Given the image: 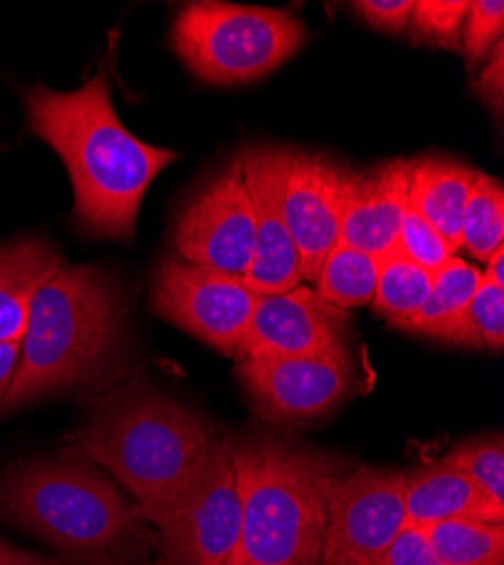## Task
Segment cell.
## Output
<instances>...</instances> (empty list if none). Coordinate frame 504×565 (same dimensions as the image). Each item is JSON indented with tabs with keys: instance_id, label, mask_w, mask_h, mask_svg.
Wrapping results in <instances>:
<instances>
[{
	"instance_id": "obj_1",
	"label": "cell",
	"mask_w": 504,
	"mask_h": 565,
	"mask_svg": "<svg viewBox=\"0 0 504 565\" xmlns=\"http://www.w3.org/2000/svg\"><path fill=\"white\" fill-rule=\"evenodd\" d=\"M28 129L64 161L75 195V224L90 235L133 241L152 181L179 152L136 138L118 118L105 73L75 90L32 86L23 93Z\"/></svg>"
},
{
	"instance_id": "obj_2",
	"label": "cell",
	"mask_w": 504,
	"mask_h": 565,
	"mask_svg": "<svg viewBox=\"0 0 504 565\" xmlns=\"http://www.w3.org/2000/svg\"><path fill=\"white\" fill-rule=\"evenodd\" d=\"M122 340V299L111 276L64 263L32 297L6 412L98 381Z\"/></svg>"
},
{
	"instance_id": "obj_3",
	"label": "cell",
	"mask_w": 504,
	"mask_h": 565,
	"mask_svg": "<svg viewBox=\"0 0 504 565\" xmlns=\"http://www.w3.org/2000/svg\"><path fill=\"white\" fill-rule=\"evenodd\" d=\"M0 515L88 565L141 558L157 534L94 463L34 459L0 480Z\"/></svg>"
},
{
	"instance_id": "obj_4",
	"label": "cell",
	"mask_w": 504,
	"mask_h": 565,
	"mask_svg": "<svg viewBox=\"0 0 504 565\" xmlns=\"http://www.w3.org/2000/svg\"><path fill=\"white\" fill-rule=\"evenodd\" d=\"M217 444L211 423L189 405L125 390L86 423L73 455L109 470L146 518L195 484Z\"/></svg>"
},
{
	"instance_id": "obj_5",
	"label": "cell",
	"mask_w": 504,
	"mask_h": 565,
	"mask_svg": "<svg viewBox=\"0 0 504 565\" xmlns=\"http://www.w3.org/2000/svg\"><path fill=\"white\" fill-rule=\"evenodd\" d=\"M243 525L232 565H322L326 495L340 466L274 437L228 444Z\"/></svg>"
},
{
	"instance_id": "obj_6",
	"label": "cell",
	"mask_w": 504,
	"mask_h": 565,
	"mask_svg": "<svg viewBox=\"0 0 504 565\" xmlns=\"http://www.w3.org/2000/svg\"><path fill=\"white\" fill-rule=\"evenodd\" d=\"M310 32L290 10L197 0L183 6L170 28L174 55L195 77L215 86L258 82L281 68Z\"/></svg>"
},
{
	"instance_id": "obj_7",
	"label": "cell",
	"mask_w": 504,
	"mask_h": 565,
	"mask_svg": "<svg viewBox=\"0 0 504 565\" xmlns=\"http://www.w3.org/2000/svg\"><path fill=\"white\" fill-rule=\"evenodd\" d=\"M157 527L168 565H232L243 525L232 450L219 441L195 484L143 518Z\"/></svg>"
},
{
	"instance_id": "obj_8",
	"label": "cell",
	"mask_w": 504,
	"mask_h": 565,
	"mask_svg": "<svg viewBox=\"0 0 504 565\" xmlns=\"http://www.w3.org/2000/svg\"><path fill=\"white\" fill-rule=\"evenodd\" d=\"M152 310L208 347L236 355L258 303L245 278L165 258L150 288Z\"/></svg>"
},
{
	"instance_id": "obj_9",
	"label": "cell",
	"mask_w": 504,
	"mask_h": 565,
	"mask_svg": "<svg viewBox=\"0 0 504 565\" xmlns=\"http://www.w3.org/2000/svg\"><path fill=\"white\" fill-rule=\"evenodd\" d=\"M407 525L405 473L357 466L329 484L322 565H374Z\"/></svg>"
},
{
	"instance_id": "obj_10",
	"label": "cell",
	"mask_w": 504,
	"mask_h": 565,
	"mask_svg": "<svg viewBox=\"0 0 504 565\" xmlns=\"http://www.w3.org/2000/svg\"><path fill=\"white\" fill-rule=\"evenodd\" d=\"M172 241L181 260L245 278L256 252V217L240 154L183 204Z\"/></svg>"
},
{
	"instance_id": "obj_11",
	"label": "cell",
	"mask_w": 504,
	"mask_h": 565,
	"mask_svg": "<svg viewBox=\"0 0 504 565\" xmlns=\"http://www.w3.org/2000/svg\"><path fill=\"white\" fill-rule=\"evenodd\" d=\"M240 159L256 217V252L245 282L258 297L290 292L301 282V260L286 220L290 150L251 146Z\"/></svg>"
},
{
	"instance_id": "obj_12",
	"label": "cell",
	"mask_w": 504,
	"mask_h": 565,
	"mask_svg": "<svg viewBox=\"0 0 504 565\" xmlns=\"http://www.w3.org/2000/svg\"><path fill=\"white\" fill-rule=\"evenodd\" d=\"M256 409L274 420H310L340 405L353 387L348 351L317 358L238 360Z\"/></svg>"
},
{
	"instance_id": "obj_13",
	"label": "cell",
	"mask_w": 504,
	"mask_h": 565,
	"mask_svg": "<svg viewBox=\"0 0 504 565\" xmlns=\"http://www.w3.org/2000/svg\"><path fill=\"white\" fill-rule=\"evenodd\" d=\"M346 310L329 306L314 290L297 286L283 295L258 297L238 360L317 358L346 349Z\"/></svg>"
},
{
	"instance_id": "obj_14",
	"label": "cell",
	"mask_w": 504,
	"mask_h": 565,
	"mask_svg": "<svg viewBox=\"0 0 504 565\" xmlns=\"http://www.w3.org/2000/svg\"><path fill=\"white\" fill-rule=\"evenodd\" d=\"M346 168L324 154L290 152L286 220L301 260V280L314 282L319 267L340 243Z\"/></svg>"
},
{
	"instance_id": "obj_15",
	"label": "cell",
	"mask_w": 504,
	"mask_h": 565,
	"mask_svg": "<svg viewBox=\"0 0 504 565\" xmlns=\"http://www.w3.org/2000/svg\"><path fill=\"white\" fill-rule=\"evenodd\" d=\"M411 161L396 159L369 170H346L340 243L383 258L396 249L409 204Z\"/></svg>"
},
{
	"instance_id": "obj_16",
	"label": "cell",
	"mask_w": 504,
	"mask_h": 565,
	"mask_svg": "<svg viewBox=\"0 0 504 565\" xmlns=\"http://www.w3.org/2000/svg\"><path fill=\"white\" fill-rule=\"evenodd\" d=\"M405 515L407 525L417 527L450 518H482V521L504 523V511H497L446 457L405 473Z\"/></svg>"
},
{
	"instance_id": "obj_17",
	"label": "cell",
	"mask_w": 504,
	"mask_h": 565,
	"mask_svg": "<svg viewBox=\"0 0 504 565\" xmlns=\"http://www.w3.org/2000/svg\"><path fill=\"white\" fill-rule=\"evenodd\" d=\"M475 174V168L450 157L411 161L409 206L441 235L452 252L462 247V217Z\"/></svg>"
},
{
	"instance_id": "obj_18",
	"label": "cell",
	"mask_w": 504,
	"mask_h": 565,
	"mask_svg": "<svg viewBox=\"0 0 504 565\" xmlns=\"http://www.w3.org/2000/svg\"><path fill=\"white\" fill-rule=\"evenodd\" d=\"M64 265L39 238L0 245V342H21L32 297Z\"/></svg>"
},
{
	"instance_id": "obj_19",
	"label": "cell",
	"mask_w": 504,
	"mask_h": 565,
	"mask_svg": "<svg viewBox=\"0 0 504 565\" xmlns=\"http://www.w3.org/2000/svg\"><path fill=\"white\" fill-rule=\"evenodd\" d=\"M482 282V271L467 260L452 256L432 274V290L419 315L400 323V331L439 340L462 317Z\"/></svg>"
},
{
	"instance_id": "obj_20",
	"label": "cell",
	"mask_w": 504,
	"mask_h": 565,
	"mask_svg": "<svg viewBox=\"0 0 504 565\" xmlns=\"http://www.w3.org/2000/svg\"><path fill=\"white\" fill-rule=\"evenodd\" d=\"M380 258L337 243L319 267L314 295L340 310L372 306Z\"/></svg>"
},
{
	"instance_id": "obj_21",
	"label": "cell",
	"mask_w": 504,
	"mask_h": 565,
	"mask_svg": "<svg viewBox=\"0 0 504 565\" xmlns=\"http://www.w3.org/2000/svg\"><path fill=\"white\" fill-rule=\"evenodd\" d=\"M446 565H504V525L482 518H450L423 527Z\"/></svg>"
},
{
	"instance_id": "obj_22",
	"label": "cell",
	"mask_w": 504,
	"mask_h": 565,
	"mask_svg": "<svg viewBox=\"0 0 504 565\" xmlns=\"http://www.w3.org/2000/svg\"><path fill=\"white\" fill-rule=\"evenodd\" d=\"M432 290V274L400 252H389L380 258L374 310L389 319L394 328L409 321L426 306Z\"/></svg>"
},
{
	"instance_id": "obj_23",
	"label": "cell",
	"mask_w": 504,
	"mask_h": 565,
	"mask_svg": "<svg viewBox=\"0 0 504 565\" xmlns=\"http://www.w3.org/2000/svg\"><path fill=\"white\" fill-rule=\"evenodd\" d=\"M462 247L484 263L504 247V188L480 170L462 217Z\"/></svg>"
},
{
	"instance_id": "obj_24",
	"label": "cell",
	"mask_w": 504,
	"mask_h": 565,
	"mask_svg": "<svg viewBox=\"0 0 504 565\" xmlns=\"http://www.w3.org/2000/svg\"><path fill=\"white\" fill-rule=\"evenodd\" d=\"M439 342L467 347V349H489L502 351L504 347V288L482 278L471 303Z\"/></svg>"
},
{
	"instance_id": "obj_25",
	"label": "cell",
	"mask_w": 504,
	"mask_h": 565,
	"mask_svg": "<svg viewBox=\"0 0 504 565\" xmlns=\"http://www.w3.org/2000/svg\"><path fill=\"white\" fill-rule=\"evenodd\" d=\"M469 3L471 0H415L405 34L411 43L460 51Z\"/></svg>"
},
{
	"instance_id": "obj_26",
	"label": "cell",
	"mask_w": 504,
	"mask_h": 565,
	"mask_svg": "<svg viewBox=\"0 0 504 565\" xmlns=\"http://www.w3.org/2000/svg\"><path fill=\"white\" fill-rule=\"evenodd\" d=\"M446 459L480 489V493L497 509L504 511V444L502 437H486L462 444Z\"/></svg>"
},
{
	"instance_id": "obj_27",
	"label": "cell",
	"mask_w": 504,
	"mask_h": 565,
	"mask_svg": "<svg viewBox=\"0 0 504 565\" xmlns=\"http://www.w3.org/2000/svg\"><path fill=\"white\" fill-rule=\"evenodd\" d=\"M504 32V3L502 0H473L469 3L464 30H462V45L464 60L469 71L478 68L491 51L502 41Z\"/></svg>"
},
{
	"instance_id": "obj_28",
	"label": "cell",
	"mask_w": 504,
	"mask_h": 565,
	"mask_svg": "<svg viewBox=\"0 0 504 565\" xmlns=\"http://www.w3.org/2000/svg\"><path fill=\"white\" fill-rule=\"evenodd\" d=\"M396 252L428 269L430 274H435L454 256V252L448 247L441 235L409 204L398 231Z\"/></svg>"
},
{
	"instance_id": "obj_29",
	"label": "cell",
	"mask_w": 504,
	"mask_h": 565,
	"mask_svg": "<svg viewBox=\"0 0 504 565\" xmlns=\"http://www.w3.org/2000/svg\"><path fill=\"white\" fill-rule=\"evenodd\" d=\"M374 565H446L430 545L426 530L417 525H405L394 543Z\"/></svg>"
},
{
	"instance_id": "obj_30",
	"label": "cell",
	"mask_w": 504,
	"mask_h": 565,
	"mask_svg": "<svg viewBox=\"0 0 504 565\" xmlns=\"http://www.w3.org/2000/svg\"><path fill=\"white\" fill-rule=\"evenodd\" d=\"M351 8L364 23L400 36L407 32L415 0H360V3H351Z\"/></svg>"
},
{
	"instance_id": "obj_31",
	"label": "cell",
	"mask_w": 504,
	"mask_h": 565,
	"mask_svg": "<svg viewBox=\"0 0 504 565\" xmlns=\"http://www.w3.org/2000/svg\"><path fill=\"white\" fill-rule=\"evenodd\" d=\"M475 96L495 114H502L504 105V43L500 41L491 55L486 57V66L478 75V79L471 84Z\"/></svg>"
},
{
	"instance_id": "obj_32",
	"label": "cell",
	"mask_w": 504,
	"mask_h": 565,
	"mask_svg": "<svg viewBox=\"0 0 504 565\" xmlns=\"http://www.w3.org/2000/svg\"><path fill=\"white\" fill-rule=\"evenodd\" d=\"M19 364V342H0V414L6 412V401Z\"/></svg>"
},
{
	"instance_id": "obj_33",
	"label": "cell",
	"mask_w": 504,
	"mask_h": 565,
	"mask_svg": "<svg viewBox=\"0 0 504 565\" xmlns=\"http://www.w3.org/2000/svg\"><path fill=\"white\" fill-rule=\"evenodd\" d=\"M0 565H60V563L23 552L6 541H0Z\"/></svg>"
},
{
	"instance_id": "obj_34",
	"label": "cell",
	"mask_w": 504,
	"mask_h": 565,
	"mask_svg": "<svg viewBox=\"0 0 504 565\" xmlns=\"http://www.w3.org/2000/svg\"><path fill=\"white\" fill-rule=\"evenodd\" d=\"M482 278L495 282V286L504 288V247L497 249L489 260H486V271H482Z\"/></svg>"
}]
</instances>
